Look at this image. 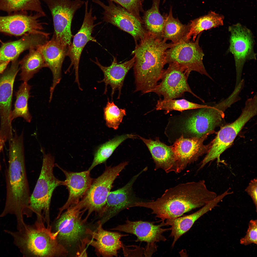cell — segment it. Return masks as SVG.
<instances>
[{
	"instance_id": "20",
	"label": "cell",
	"mask_w": 257,
	"mask_h": 257,
	"mask_svg": "<svg viewBox=\"0 0 257 257\" xmlns=\"http://www.w3.org/2000/svg\"><path fill=\"white\" fill-rule=\"evenodd\" d=\"M146 168L133 177L124 186L110 192L107 198L106 205L99 220L103 225L123 210L134 207L137 200L133 193V186L138 176L147 170Z\"/></svg>"
},
{
	"instance_id": "15",
	"label": "cell",
	"mask_w": 257,
	"mask_h": 257,
	"mask_svg": "<svg viewBox=\"0 0 257 257\" xmlns=\"http://www.w3.org/2000/svg\"><path fill=\"white\" fill-rule=\"evenodd\" d=\"M166 226L164 221H162L159 224L155 225L152 222L142 221H133L128 218L125 223L118 225L111 230L133 234L137 237L136 242H146L147 244L144 254L145 257H150L157 250V246L156 243L167 240L163 234L170 230V229L162 227Z\"/></svg>"
},
{
	"instance_id": "12",
	"label": "cell",
	"mask_w": 257,
	"mask_h": 257,
	"mask_svg": "<svg viewBox=\"0 0 257 257\" xmlns=\"http://www.w3.org/2000/svg\"><path fill=\"white\" fill-rule=\"evenodd\" d=\"M230 33L229 51L233 55L236 73L235 88L241 81L243 68L246 61L256 59L254 51L255 41L251 31L239 23L229 26Z\"/></svg>"
},
{
	"instance_id": "42",
	"label": "cell",
	"mask_w": 257,
	"mask_h": 257,
	"mask_svg": "<svg viewBox=\"0 0 257 257\" xmlns=\"http://www.w3.org/2000/svg\"><path fill=\"white\" fill-rule=\"evenodd\" d=\"M145 0H142V2L143 3V2ZM165 2V0H163V3H164Z\"/></svg>"
},
{
	"instance_id": "9",
	"label": "cell",
	"mask_w": 257,
	"mask_h": 257,
	"mask_svg": "<svg viewBox=\"0 0 257 257\" xmlns=\"http://www.w3.org/2000/svg\"><path fill=\"white\" fill-rule=\"evenodd\" d=\"M65 210L50 225L58 242L68 251L76 243L80 244L83 235L86 234V228L82 218L85 212L77 204Z\"/></svg>"
},
{
	"instance_id": "30",
	"label": "cell",
	"mask_w": 257,
	"mask_h": 257,
	"mask_svg": "<svg viewBox=\"0 0 257 257\" xmlns=\"http://www.w3.org/2000/svg\"><path fill=\"white\" fill-rule=\"evenodd\" d=\"M224 18L223 15L211 11L206 15L191 20L188 23L189 29L186 40H190L192 37V40L195 41L198 35L203 31L223 25Z\"/></svg>"
},
{
	"instance_id": "14",
	"label": "cell",
	"mask_w": 257,
	"mask_h": 257,
	"mask_svg": "<svg viewBox=\"0 0 257 257\" xmlns=\"http://www.w3.org/2000/svg\"><path fill=\"white\" fill-rule=\"evenodd\" d=\"M169 64L164 69L160 80L161 82L151 90L158 96H162L164 100L175 99L183 96L186 92L189 93L203 101L192 90L188 82L190 73L175 63Z\"/></svg>"
},
{
	"instance_id": "18",
	"label": "cell",
	"mask_w": 257,
	"mask_h": 257,
	"mask_svg": "<svg viewBox=\"0 0 257 257\" xmlns=\"http://www.w3.org/2000/svg\"><path fill=\"white\" fill-rule=\"evenodd\" d=\"M26 11L0 16V32L15 36L33 34L45 35L42 31L44 23L40 19L45 16L37 12L28 14Z\"/></svg>"
},
{
	"instance_id": "39",
	"label": "cell",
	"mask_w": 257,
	"mask_h": 257,
	"mask_svg": "<svg viewBox=\"0 0 257 257\" xmlns=\"http://www.w3.org/2000/svg\"><path fill=\"white\" fill-rule=\"evenodd\" d=\"M245 191L251 198L257 210V180L256 178L251 180L245 189Z\"/></svg>"
},
{
	"instance_id": "21",
	"label": "cell",
	"mask_w": 257,
	"mask_h": 257,
	"mask_svg": "<svg viewBox=\"0 0 257 257\" xmlns=\"http://www.w3.org/2000/svg\"><path fill=\"white\" fill-rule=\"evenodd\" d=\"M208 136L206 135L200 138H185L181 137L174 141L171 147L180 172L189 164L196 161L200 156L207 153L211 143L205 145L203 142Z\"/></svg>"
},
{
	"instance_id": "34",
	"label": "cell",
	"mask_w": 257,
	"mask_h": 257,
	"mask_svg": "<svg viewBox=\"0 0 257 257\" xmlns=\"http://www.w3.org/2000/svg\"><path fill=\"white\" fill-rule=\"evenodd\" d=\"M0 10L9 15L13 12L30 11L46 16L40 0H0Z\"/></svg>"
},
{
	"instance_id": "13",
	"label": "cell",
	"mask_w": 257,
	"mask_h": 257,
	"mask_svg": "<svg viewBox=\"0 0 257 257\" xmlns=\"http://www.w3.org/2000/svg\"><path fill=\"white\" fill-rule=\"evenodd\" d=\"M103 10V21L116 26L133 37L136 44L148 33L143 22L119 5L110 0L106 5L100 0H91Z\"/></svg>"
},
{
	"instance_id": "38",
	"label": "cell",
	"mask_w": 257,
	"mask_h": 257,
	"mask_svg": "<svg viewBox=\"0 0 257 257\" xmlns=\"http://www.w3.org/2000/svg\"><path fill=\"white\" fill-rule=\"evenodd\" d=\"M240 243L247 246L251 244H257V221L252 219L249 223L248 227L245 235L240 240Z\"/></svg>"
},
{
	"instance_id": "29",
	"label": "cell",
	"mask_w": 257,
	"mask_h": 257,
	"mask_svg": "<svg viewBox=\"0 0 257 257\" xmlns=\"http://www.w3.org/2000/svg\"><path fill=\"white\" fill-rule=\"evenodd\" d=\"M21 72L20 80L28 81L42 68L47 67L44 59L37 48L29 49V53L19 62Z\"/></svg>"
},
{
	"instance_id": "6",
	"label": "cell",
	"mask_w": 257,
	"mask_h": 257,
	"mask_svg": "<svg viewBox=\"0 0 257 257\" xmlns=\"http://www.w3.org/2000/svg\"><path fill=\"white\" fill-rule=\"evenodd\" d=\"M41 151L43 160L41 172L33 192L30 197L29 209L32 214L42 217L47 226H50V207L51 198L54 189L64 185V181H61L54 176L55 166L54 157L45 153L42 148Z\"/></svg>"
},
{
	"instance_id": "8",
	"label": "cell",
	"mask_w": 257,
	"mask_h": 257,
	"mask_svg": "<svg viewBox=\"0 0 257 257\" xmlns=\"http://www.w3.org/2000/svg\"><path fill=\"white\" fill-rule=\"evenodd\" d=\"M128 164L125 162L114 167L106 166L103 173L93 179L85 194L77 204L81 209L88 213L84 219L86 222L91 214L95 212L102 216L106 205L108 195L113 184L119 173Z\"/></svg>"
},
{
	"instance_id": "16",
	"label": "cell",
	"mask_w": 257,
	"mask_h": 257,
	"mask_svg": "<svg viewBox=\"0 0 257 257\" xmlns=\"http://www.w3.org/2000/svg\"><path fill=\"white\" fill-rule=\"evenodd\" d=\"M19 65L17 59L12 61L10 68L0 77V136L4 140L10 139L13 136L10 117L14 83Z\"/></svg>"
},
{
	"instance_id": "3",
	"label": "cell",
	"mask_w": 257,
	"mask_h": 257,
	"mask_svg": "<svg viewBox=\"0 0 257 257\" xmlns=\"http://www.w3.org/2000/svg\"><path fill=\"white\" fill-rule=\"evenodd\" d=\"M173 44L148 33L136 44L132 52L135 58L133 66L135 91H141L143 94L149 93L156 85L166 64V51Z\"/></svg>"
},
{
	"instance_id": "5",
	"label": "cell",
	"mask_w": 257,
	"mask_h": 257,
	"mask_svg": "<svg viewBox=\"0 0 257 257\" xmlns=\"http://www.w3.org/2000/svg\"><path fill=\"white\" fill-rule=\"evenodd\" d=\"M32 225L26 224L17 231L5 229L24 257H66L68 252L58 241L51 226L46 227L43 218L36 217Z\"/></svg>"
},
{
	"instance_id": "23",
	"label": "cell",
	"mask_w": 257,
	"mask_h": 257,
	"mask_svg": "<svg viewBox=\"0 0 257 257\" xmlns=\"http://www.w3.org/2000/svg\"><path fill=\"white\" fill-rule=\"evenodd\" d=\"M49 38L41 34L24 35L20 39L4 44L0 48V74L2 73L10 61L17 59L27 49L37 48L45 43Z\"/></svg>"
},
{
	"instance_id": "36",
	"label": "cell",
	"mask_w": 257,
	"mask_h": 257,
	"mask_svg": "<svg viewBox=\"0 0 257 257\" xmlns=\"http://www.w3.org/2000/svg\"><path fill=\"white\" fill-rule=\"evenodd\" d=\"M104 117L106 126L115 130L117 129L122 122L124 116L126 115L125 109H120L109 98L106 106L104 108Z\"/></svg>"
},
{
	"instance_id": "28",
	"label": "cell",
	"mask_w": 257,
	"mask_h": 257,
	"mask_svg": "<svg viewBox=\"0 0 257 257\" xmlns=\"http://www.w3.org/2000/svg\"><path fill=\"white\" fill-rule=\"evenodd\" d=\"M165 19L163 27L162 38L167 41L170 40L176 43L185 40L189 29V24H183L178 18L173 15L172 7H170L169 14H164Z\"/></svg>"
},
{
	"instance_id": "19",
	"label": "cell",
	"mask_w": 257,
	"mask_h": 257,
	"mask_svg": "<svg viewBox=\"0 0 257 257\" xmlns=\"http://www.w3.org/2000/svg\"><path fill=\"white\" fill-rule=\"evenodd\" d=\"M98 224L95 231L86 228L85 233L89 235L91 238L89 239L88 237L85 238L86 244L94 247L98 256L117 257L118 251L122 248L123 244L120 240L121 238L128 235L105 230L103 228V225L99 221Z\"/></svg>"
},
{
	"instance_id": "27",
	"label": "cell",
	"mask_w": 257,
	"mask_h": 257,
	"mask_svg": "<svg viewBox=\"0 0 257 257\" xmlns=\"http://www.w3.org/2000/svg\"><path fill=\"white\" fill-rule=\"evenodd\" d=\"M148 148L155 164L154 170L161 169L166 173L180 172L177 161L171 146L161 142L158 138L155 140L146 139L138 135Z\"/></svg>"
},
{
	"instance_id": "40",
	"label": "cell",
	"mask_w": 257,
	"mask_h": 257,
	"mask_svg": "<svg viewBox=\"0 0 257 257\" xmlns=\"http://www.w3.org/2000/svg\"><path fill=\"white\" fill-rule=\"evenodd\" d=\"M121 248L123 249L124 254L125 256H128V255H137H137L139 256L137 253L140 256H142L141 255L144 253V249L139 247H137L134 250H129L123 244Z\"/></svg>"
},
{
	"instance_id": "33",
	"label": "cell",
	"mask_w": 257,
	"mask_h": 257,
	"mask_svg": "<svg viewBox=\"0 0 257 257\" xmlns=\"http://www.w3.org/2000/svg\"><path fill=\"white\" fill-rule=\"evenodd\" d=\"M137 136L132 134L118 136L100 145L95 153L93 161L88 170L90 171L97 165L105 162L117 147L125 140L136 138Z\"/></svg>"
},
{
	"instance_id": "26",
	"label": "cell",
	"mask_w": 257,
	"mask_h": 257,
	"mask_svg": "<svg viewBox=\"0 0 257 257\" xmlns=\"http://www.w3.org/2000/svg\"><path fill=\"white\" fill-rule=\"evenodd\" d=\"M227 195L224 192L217 195L195 212L183 216L166 220L167 226H169L171 231L170 236L173 238L172 246L173 247L178 240L188 232L195 222L205 214L218 206V204Z\"/></svg>"
},
{
	"instance_id": "41",
	"label": "cell",
	"mask_w": 257,
	"mask_h": 257,
	"mask_svg": "<svg viewBox=\"0 0 257 257\" xmlns=\"http://www.w3.org/2000/svg\"><path fill=\"white\" fill-rule=\"evenodd\" d=\"M2 148H3L2 147V146H1V139H0V151L1 150H2Z\"/></svg>"
},
{
	"instance_id": "11",
	"label": "cell",
	"mask_w": 257,
	"mask_h": 257,
	"mask_svg": "<svg viewBox=\"0 0 257 257\" xmlns=\"http://www.w3.org/2000/svg\"><path fill=\"white\" fill-rule=\"evenodd\" d=\"M47 5L51 15L54 29L53 36L61 45L71 44L72 21L76 12L84 4L82 0H41Z\"/></svg>"
},
{
	"instance_id": "17",
	"label": "cell",
	"mask_w": 257,
	"mask_h": 257,
	"mask_svg": "<svg viewBox=\"0 0 257 257\" xmlns=\"http://www.w3.org/2000/svg\"><path fill=\"white\" fill-rule=\"evenodd\" d=\"M85 14L83 21L79 30L74 36L72 43L68 48L66 55L69 58L71 64L65 73L69 72L73 67L75 76V82L80 85L79 80V60L83 50L89 41L97 42L94 38L92 35L94 28L101 22L94 23L97 19L95 15L93 14V8L91 5L88 9L89 0L84 1Z\"/></svg>"
},
{
	"instance_id": "7",
	"label": "cell",
	"mask_w": 257,
	"mask_h": 257,
	"mask_svg": "<svg viewBox=\"0 0 257 257\" xmlns=\"http://www.w3.org/2000/svg\"><path fill=\"white\" fill-rule=\"evenodd\" d=\"M257 113V97L255 94L246 101L241 114L236 120L221 128L211 142V147L201 162L199 168H202L207 163L216 159L218 164L222 163L220 158L221 154L232 145L243 126Z\"/></svg>"
},
{
	"instance_id": "10",
	"label": "cell",
	"mask_w": 257,
	"mask_h": 257,
	"mask_svg": "<svg viewBox=\"0 0 257 257\" xmlns=\"http://www.w3.org/2000/svg\"><path fill=\"white\" fill-rule=\"evenodd\" d=\"M202 33L198 35L195 41L185 40L174 43L166 51V63H176L189 73L193 71L197 72L213 80L203 62L204 54L199 44Z\"/></svg>"
},
{
	"instance_id": "24",
	"label": "cell",
	"mask_w": 257,
	"mask_h": 257,
	"mask_svg": "<svg viewBox=\"0 0 257 257\" xmlns=\"http://www.w3.org/2000/svg\"><path fill=\"white\" fill-rule=\"evenodd\" d=\"M68 48L58 42L54 36L50 40L37 48L53 74L52 83L50 89V102L55 87L61 79L62 65Z\"/></svg>"
},
{
	"instance_id": "1",
	"label": "cell",
	"mask_w": 257,
	"mask_h": 257,
	"mask_svg": "<svg viewBox=\"0 0 257 257\" xmlns=\"http://www.w3.org/2000/svg\"><path fill=\"white\" fill-rule=\"evenodd\" d=\"M217 195L209 190L205 181L201 180L179 184L166 190L155 201L139 202L136 206L150 209L152 213L163 221L202 207Z\"/></svg>"
},
{
	"instance_id": "4",
	"label": "cell",
	"mask_w": 257,
	"mask_h": 257,
	"mask_svg": "<svg viewBox=\"0 0 257 257\" xmlns=\"http://www.w3.org/2000/svg\"><path fill=\"white\" fill-rule=\"evenodd\" d=\"M222 101L206 107L187 110L169 118L165 132L174 142L181 137L200 138L213 133L222 124L227 109Z\"/></svg>"
},
{
	"instance_id": "32",
	"label": "cell",
	"mask_w": 257,
	"mask_h": 257,
	"mask_svg": "<svg viewBox=\"0 0 257 257\" xmlns=\"http://www.w3.org/2000/svg\"><path fill=\"white\" fill-rule=\"evenodd\" d=\"M31 87L27 82H23L15 92L16 99L14 109L12 111L10 117L11 122L18 117L23 118L28 122H31L32 116L29 111L28 101L31 97L30 91Z\"/></svg>"
},
{
	"instance_id": "2",
	"label": "cell",
	"mask_w": 257,
	"mask_h": 257,
	"mask_svg": "<svg viewBox=\"0 0 257 257\" xmlns=\"http://www.w3.org/2000/svg\"><path fill=\"white\" fill-rule=\"evenodd\" d=\"M9 142V165L5 173L6 193L3 217L14 214L17 221L24 220L29 211L30 196L26 171L24 139L15 137Z\"/></svg>"
},
{
	"instance_id": "35",
	"label": "cell",
	"mask_w": 257,
	"mask_h": 257,
	"mask_svg": "<svg viewBox=\"0 0 257 257\" xmlns=\"http://www.w3.org/2000/svg\"><path fill=\"white\" fill-rule=\"evenodd\" d=\"M208 105L200 104L190 102L185 99H172L167 100L160 99L156 105L157 110H163L165 114L173 111H183L205 108Z\"/></svg>"
},
{
	"instance_id": "31",
	"label": "cell",
	"mask_w": 257,
	"mask_h": 257,
	"mask_svg": "<svg viewBox=\"0 0 257 257\" xmlns=\"http://www.w3.org/2000/svg\"><path fill=\"white\" fill-rule=\"evenodd\" d=\"M160 0H152L151 7L143 12L142 17L145 28L149 34L163 39L165 18L159 10Z\"/></svg>"
},
{
	"instance_id": "37",
	"label": "cell",
	"mask_w": 257,
	"mask_h": 257,
	"mask_svg": "<svg viewBox=\"0 0 257 257\" xmlns=\"http://www.w3.org/2000/svg\"><path fill=\"white\" fill-rule=\"evenodd\" d=\"M125 9L143 22L140 15L144 11L142 0H110Z\"/></svg>"
},
{
	"instance_id": "25",
	"label": "cell",
	"mask_w": 257,
	"mask_h": 257,
	"mask_svg": "<svg viewBox=\"0 0 257 257\" xmlns=\"http://www.w3.org/2000/svg\"><path fill=\"white\" fill-rule=\"evenodd\" d=\"M135 57L131 59L122 63L117 62L116 58L114 57L111 64L108 66L102 65L96 58V61H93L100 68L104 75L103 79L99 81V83H104L105 88L104 94L107 91V86L109 85L111 88V96L112 100L115 92L118 91V99H120L121 90L125 76L130 69L133 66L135 62Z\"/></svg>"
},
{
	"instance_id": "22",
	"label": "cell",
	"mask_w": 257,
	"mask_h": 257,
	"mask_svg": "<svg viewBox=\"0 0 257 257\" xmlns=\"http://www.w3.org/2000/svg\"><path fill=\"white\" fill-rule=\"evenodd\" d=\"M55 165L60 169L64 174L66 179L64 185L68 189L69 196L64 204L59 209L56 218L64 210L69 207L77 204L84 197L89 188L93 180L91 177L89 170L75 172L66 171L57 164Z\"/></svg>"
}]
</instances>
